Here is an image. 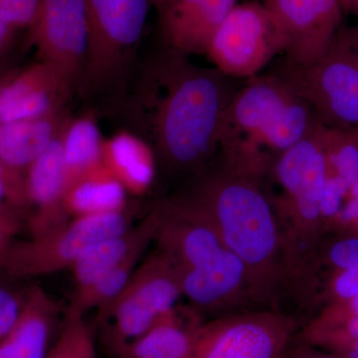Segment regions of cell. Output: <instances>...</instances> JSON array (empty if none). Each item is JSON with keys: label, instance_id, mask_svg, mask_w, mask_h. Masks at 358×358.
<instances>
[{"label": "cell", "instance_id": "cell-19", "mask_svg": "<svg viewBox=\"0 0 358 358\" xmlns=\"http://www.w3.org/2000/svg\"><path fill=\"white\" fill-rule=\"evenodd\" d=\"M203 322L199 313L174 308L113 357L190 358Z\"/></svg>", "mask_w": 358, "mask_h": 358}, {"label": "cell", "instance_id": "cell-18", "mask_svg": "<svg viewBox=\"0 0 358 358\" xmlns=\"http://www.w3.org/2000/svg\"><path fill=\"white\" fill-rule=\"evenodd\" d=\"M159 214L154 209L140 223L90 247L72 266L76 289L84 288L109 272L138 250H147L154 241Z\"/></svg>", "mask_w": 358, "mask_h": 358}, {"label": "cell", "instance_id": "cell-31", "mask_svg": "<svg viewBox=\"0 0 358 358\" xmlns=\"http://www.w3.org/2000/svg\"><path fill=\"white\" fill-rule=\"evenodd\" d=\"M331 263L341 270H350L358 265V238H350L334 244L329 252Z\"/></svg>", "mask_w": 358, "mask_h": 358}, {"label": "cell", "instance_id": "cell-30", "mask_svg": "<svg viewBox=\"0 0 358 358\" xmlns=\"http://www.w3.org/2000/svg\"><path fill=\"white\" fill-rule=\"evenodd\" d=\"M350 190L334 176H327L324 192L320 200V217L333 218L338 215L343 199Z\"/></svg>", "mask_w": 358, "mask_h": 358}, {"label": "cell", "instance_id": "cell-44", "mask_svg": "<svg viewBox=\"0 0 358 358\" xmlns=\"http://www.w3.org/2000/svg\"><path fill=\"white\" fill-rule=\"evenodd\" d=\"M355 221H357V226H358V215H357V220H355Z\"/></svg>", "mask_w": 358, "mask_h": 358}, {"label": "cell", "instance_id": "cell-20", "mask_svg": "<svg viewBox=\"0 0 358 358\" xmlns=\"http://www.w3.org/2000/svg\"><path fill=\"white\" fill-rule=\"evenodd\" d=\"M102 162L128 194H145L154 182L157 169L154 152L134 131L124 129L103 140Z\"/></svg>", "mask_w": 358, "mask_h": 358}, {"label": "cell", "instance_id": "cell-27", "mask_svg": "<svg viewBox=\"0 0 358 358\" xmlns=\"http://www.w3.org/2000/svg\"><path fill=\"white\" fill-rule=\"evenodd\" d=\"M0 201L21 214L29 212L25 173L0 159Z\"/></svg>", "mask_w": 358, "mask_h": 358}, {"label": "cell", "instance_id": "cell-10", "mask_svg": "<svg viewBox=\"0 0 358 358\" xmlns=\"http://www.w3.org/2000/svg\"><path fill=\"white\" fill-rule=\"evenodd\" d=\"M155 209L159 214L157 250L176 270L210 268L229 250L210 216L185 193L159 202Z\"/></svg>", "mask_w": 358, "mask_h": 358}, {"label": "cell", "instance_id": "cell-13", "mask_svg": "<svg viewBox=\"0 0 358 358\" xmlns=\"http://www.w3.org/2000/svg\"><path fill=\"white\" fill-rule=\"evenodd\" d=\"M281 30L282 55L289 62L312 65L326 55L343 18L338 0H264Z\"/></svg>", "mask_w": 358, "mask_h": 358}, {"label": "cell", "instance_id": "cell-39", "mask_svg": "<svg viewBox=\"0 0 358 358\" xmlns=\"http://www.w3.org/2000/svg\"><path fill=\"white\" fill-rule=\"evenodd\" d=\"M353 315H358V294L352 300H350V312Z\"/></svg>", "mask_w": 358, "mask_h": 358}, {"label": "cell", "instance_id": "cell-26", "mask_svg": "<svg viewBox=\"0 0 358 358\" xmlns=\"http://www.w3.org/2000/svg\"><path fill=\"white\" fill-rule=\"evenodd\" d=\"M46 358H98L95 336L83 315L66 313Z\"/></svg>", "mask_w": 358, "mask_h": 358}, {"label": "cell", "instance_id": "cell-36", "mask_svg": "<svg viewBox=\"0 0 358 358\" xmlns=\"http://www.w3.org/2000/svg\"><path fill=\"white\" fill-rule=\"evenodd\" d=\"M20 212L0 201V218L20 217Z\"/></svg>", "mask_w": 358, "mask_h": 358}, {"label": "cell", "instance_id": "cell-42", "mask_svg": "<svg viewBox=\"0 0 358 358\" xmlns=\"http://www.w3.org/2000/svg\"><path fill=\"white\" fill-rule=\"evenodd\" d=\"M355 129V133H357V136H358V127H357V128H355V129Z\"/></svg>", "mask_w": 358, "mask_h": 358}, {"label": "cell", "instance_id": "cell-2", "mask_svg": "<svg viewBox=\"0 0 358 358\" xmlns=\"http://www.w3.org/2000/svg\"><path fill=\"white\" fill-rule=\"evenodd\" d=\"M322 124L313 108L270 72L238 89L224 114L218 164L259 179L275 160Z\"/></svg>", "mask_w": 358, "mask_h": 358}, {"label": "cell", "instance_id": "cell-21", "mask_svg": "<svg viewBox=\"0 0 358 358\" xmlns=\"http://www.w3.org/2000/svg\"><path fill=\"white\" fill-rule=\"evenodd\" d=\"M65 110L38 119L0 122V159L25 173L67 122Z\"/></svg>", "mask_w": 358, "mask_h": 358}, {"label": "cell", "instance_id": "cell-37", "mask_svg": "<svg viewBox=\"0 0 358 358\" xmlns=\"http://www.w3.org/2000/svg\"><path fill=\"white\" fill-rule=\"evenodd\" d=\"M343 11L358 15V0H338Z\"/></svg>", "mask_w": 358, "mask_h": 358}, {"label": "cell", "instance_id": "cell-12", "mask_svg": "<svg viewBox=\"0 0 358 358\" xmlns=\"http://www.w3.org/2000/svg\"><path fill=\"white\" fill-rule=\"evenodd\" d=\"M30 37L40 61L57 68L73 89L79 88L89 48L86 0H44Z\"/></svg>", "mask_w": 358, "mask_h": 358}, {"label": "cell", "instance_id": "cell-16", "mask_svg": "<svg viewBox=\"0 0 358 358\" xmlns=\"http://www.w3.org/2000/svg\"><path fill=\"white\" fill-rule=\"evenodd\" d=\"M63 129L25 173L26 190L29 200L27 225L30 237L40 236L69 220L64 209Z\"/></svg>", "mask_w": 358, "mask_h": 358}, {"label": "cell", "instance_id": "cell-11", "mask_svg": "<svg viewBox=\"0 0 358 358\" xmlns=\"http://www.w3.org/2000/svg\"><path fill=\"white\" fill-rule=\"evenodd\" d=\"M324 129L320 124L289 148L271 171L284 192L285 209L301 236L320 218V200L327 178Z\"/></svg>", "mask_w": 358, "mask_h": 358}, {"label": "cell", "instance_id": "cell-24", "mask_svg": "<svg viewBox=\"0 0 358 358\" xmlns=\"http://www.w3.org/2000/svg\"><path fill=\"white\" fill-rule=\"evenodd\" d=\"M145 250H138L124 262L112 268L93 282L77 289L67 313L83 315L91 310L101 312L110 306L128 284Z\"/></svg>", "mask_w": 358, "mask_h": 358}, {"label": "cell", "instance_id": "cell-23", "mask_svg": "<svg viewBox=\"0 0 358 358\" xmlns=\"http://www.w3.org/2000/svg\"><path fill=\"white\" fill-rule=\"evenodd\" d=\"M103 143L93 115L68 119L62 133L66 192L78 178L102 162Z\"/></svg>", "mask_w": 358, "mask_h": 358}, {"label": "cell", "instance_id": "cell-5", "mask_svg": "<svg viewBox=\"0 0 358 358\" xmlns=\"http://www.w3.org/2000/svg\"><path fill=\"white\" fill-rule=\"evenodd\" d=\"M152 0H86L89 48L79 88L107 91L128 76L140 46Z\"/></svg>", "mask_w": 358, "mask_h": 358}, {"label": "cell", "instance_id": "cell-32", "mask_svg": "<svg viewBox=\"0 0 358 358\" xmlns=\"http://www.w3.org/2000/svg\"><path fill=\"white\" fill-rule=\"evenodd\" d=\"M334 291L339 298L352 300L358 294V273L355 268L341 271L334 282Z\"/></svg>", "mask_w": 358, "mask_h": 358}, {"label": "cell", "instance_id": "cell-8", "mask_svg": "<svg viewBox=\"0 0 358 358\" xmlns=\"http://www.w3.org/2000/svg\"><path fill=\"white\" fill-rule=\"evenodd\" d=\"M298 324L274 310H244L203 322L190 358H282Z\"/></svg>", "mask_w": 358, "mask_h": 358}, {"label": "cell", "instance_id": "cell-1", "mask_svg": "<svg viewBox=\"0 0 358 358\" xmlns=\"http://www.w3.org/2000/svg\"><path fill=\"white\" fill-rule=\"evenodd\" d=\"M236 79L162 46L138 73L124 110L166 171L197 176L217 155L224 114Z\"/></svg>", "mask_w": 358, "mask_h": 358}, {"label": "cell", "instance_id": "cell-22", "mask_svg": "<svg viewBox=\"0 0 358 358\" xmlns=\"http://www.w3.org/2000/svg\"><path fill=\"white\" fill-rule=\"evenodd\" d=\"M128 192L101 162L68 188L64 209L68 217L102 215L124 210Z\"/></svg>", "mask_w": 358, "mask_h": 358}, {"label": "cell", "instance_id": "cell-35", "mask_svg": "<svg viewBox=\"0 0 358 358\" xmlns=\"http://www.w3.org/2000/svg\"><path fill=\"white\" fill-rule=\"evenodd\" d=\"M282 358H341V357H329V355H319V353H312V352H299L296 353H293V355H289L288 350L287 352L282 355Z\"/></svg>", "mask_w": 358, "mask_h": 358}, {"label": "cell", "instance_id": "cell-41", "mask_svg": "<svg viewBox=\"0 0 358 358\" xmlns=\"http://www.w3.org/2000/svg\"><path fill=\"white\" fill-rule=\"evenodd\" d=\"M341 358H358V355H355V353H350V355H346L345 357H341Z\"/></svg>", "mask_w": 358, "mask_h": 358}, {"label": "cell", "instance_id": "cell-15", "mask_svg": "<svg viewBox=\"0 0 358 358\" xmlns=\"http://www.w3.org/2000/svg\"><path fill=\"white\" fill-rule=\"evenodd\" d=\"M162 46L190 56L206 55L212 35L236 0H152Z\"/></svg>", "mask_w": 358, "mask_h": 358}, {"label": "cell", "instance_id": "cell-34", "mask_svg": "<svg viewBox=\"0 0 358 358\" xmlns=\"http://www.w3.org/2000/svg\"><path fill=\"white\" fill-rule=\"evenodd\" d=\"M358 215V200L350 196V199L346 202L345 206L341 207L338 213V217L341 222H352L357 220Z\"/></svg>", "mask_w": 358, "mask_h": 358}, {"label": "cell", "instance_id": "cell-3", "mask_svg": "<svg viewBox=\"0 0 358 358\" xmlns=\"http://www.w3.org/2000/svg\"><path fill=\"white\" fill-rule=\"evenodd\" d=\"M195 176L188 195L212 219L224 244L247 266L264 303L282 281L279 221L260 180L219 164Z\"/></svg>", "mask_w": 358, "mask_h": 358}, {"label": "cell", "instance_id": "cell-9", "mask_svg": "<svg viewBox=\"0 0 358 358\" xmlns=\"http://www.w3.org/2000/svg\"><path fill=\"white\" fill-rule=\"evenodd\" d=\"M282 52L281 30L267 7L244 3L233 7L218 26L206 56L226 76L252 79Z\"/></svg>", "mask_w": 358, "mask_h": 358}, {"label": "cell", "instance_id": "cell-28", "mask_svg": "<svg viewBox=\"0 0 358 358\" xmlns=\"http://www.w3.org/2000/svg\"><path fill=\"white\" fill-rule=\"evenodd\" d=\"M44 0H0V20L15 30H31Z\"/></svg>", "mask_w": 358, "mask_h": 358}, {"label": "cell", "instance_id": "cell-4", "mask_svg": "<svg viewBox=\"0 0 358 358\" xmlns=\"http://www.w3.org/2000/svg\"><path fill=\"white\" fill-rule=\"evenodd\" d=\"M181 296L178 270L155 250L140 263L117 299L96 313L101 338L110 357L178 307Z\"/></svg>", "mask_w": 358, "mask_h": 358}, {"label": "cell", "instance_id": "cell-40", "mask_svg": "<svg viewBox=\"0 0 358 358\" xmlns=\"http://www.w3.org/2000/svg\"><path fill=\"white\" fill-rule=\"evenodd\" d=\"M352 40V44L355 45V48L358 49V30L357 33H355V36L353 38H350Z\"/></svg>", "mask_w": 358, "mask_h": 358}, {"label": "cell", "instance_id": "cell-43", "mask_svg": "<svg viewBox=\"0 0 358 358\" xmlns=\"http://www.w3.org/2000/svg\"><path fill=\"white\" fill-rule=\"evenodd\" d=\"M355 268V270L357 271V272L358 273V265L357 266V267H355V268Z\"/></svg>", "mask_w": 358, "mask_h": 358}, {"label": "cell", "instance_id": "cell-38", "mask_svg": "<svg viewBox=\"0 0 358 358\" xmlns=\"http://www.w3.org/2000/svg\"><path fill=\"white\" fill-rule=\"evenodd\" d=\"M13 71L14 70L10 69L8 66L4 64L3 61H0V85L6 81L7 78H8L9 75H10Z\"/></svg>", "mask_w": 358, "mask_h": 358}, {"label": "cell", "instance_id": "cell-29", "mask_svg": "<svg viewBox=\"0 0 358 358\" xmlns=\"http://www.w3.org/2000/svg\"><path fill=\"white\" fill-rule=\"evenodd\" d=\"M9 280L0 281V341L20 317L28 291V288H16Z\"/></svg>", "mask_w": 358, "mask_h": 358}, {"label": "cell", "instance_id": "cell-17", "mask_svg": "<svg viewBox=\"0 0 358 358\" xmlns=\"http://www.w3.org/2000/svg\"><path fill=\"white\" fill-rule=\"evenodd\" d=\"M60 329L55 301L32 285L20 317L0 341V358H46Z\"/></svg>", "mask_w": 358, "mask_h": 358}, {"label": "cell", "instance_id": "cell-33", "mask_svg": "<svg viewBox=\"0 0 358 358\" xmlns=\"http://www.w3.org/2000/svg\"><path fill=\"white\" fill-rule=\"evenodd\" d=\"M17 30L0 20V61L13 47Z\"/></svg>", "mask_w": 358, "mask_h": 358}, {"label": "cell", "instance_id": "cell-45", "mask_svg": "<svg viewBox=\"0 0 358 358\" xmlns=\"http://www.w3.org/2000/svg\"><path fill=\"white\" fill-rule=\"evenodd\" d=\"M110 358H117V357H110Z\"/></svg>", "mask_w": 358, "mask_h": 358}, {"label": "cell", "instance_id": "cell-7", "mask_svg": "<svg viewBox=\"0 0 358 358\" xmlns=\"http://www.w3.org/2000/svg\"><path fill=\"white\" fill-rule=\"evenodd\" d=\"M271 72L281 77L313 108L327 128L358 127V49L336 36L324 57L301 66L282 58Z\"/></svg>", "mask_w": 358, "mask_h": 358}, {"label": "cell", "instance_id": "cell-25", "mask_svg": "<svg viewBox=\"0 0 358 358\" xmlns=\"http://www.w3.org/2000/svg\"><path fill=\"white\" fill-rule=\"evenodd\" d=\"M327 176H334L348 190L358 181V136L355 129H324Z\"/></svg>", "mask_w": 358, "mask_h": 358}, {"label": "cell", "instance_id": "cell-6", "mask_svg": "<svg viewBox=\"0 0 358 358\" xmlns=\"http://www.w3.org/2000/svg\"><path fill=\"white\" fill-rule=\"evenodd\" d=\"M134 217L129 205L115 213L70 218L40 236L14 241L0 258V274L24 280L71 268L90 247L131 228Z\"/></svg>", "mask_w": 358, "mask_h": 358}, {"label": "cell", "instance_id": "cell-14", "mask_svg": "<svg viewBox=\"0 0 358 358\" xmlns=\"http://www.w3.org/2000/svg\"><path fill=\"white\" fill-rule=\"evenodd\" d=\"M73 90L64 75L44 61L14 70L0 85V122L38 119L65 110Z\"/></svg>", "mask_w": 358, "mask_h": 358}]
</instances>
